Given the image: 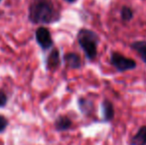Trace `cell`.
Returning <instances> with one entry per match:
<instances>
[{"label": "cell", "mask_w": 146, "mask_h": 145, "mask_svg": "<svg viewBox=\"0 0 146 145\" xmlns=\"http://www.w3.org/2000/svg\"><path fill=\"white\" fill-rule=\"evenodd\" d=\"M28 19L35 25L53 24L61 19V14L52 0H31Z\"/></svg>", "instance_id": "1"}, {"label": "cell", "mask_w": 146, "mask_h": 145, "mask_svg": "<svg viewBox=\"0 0 146 145\" xmlns=\"http://www.w3.org/2000/svg\"><path fill=\"white\" fill-rule=\"evenodd\" d=\"M77 40L88 60H94L96 55H98V46L100 44V36L92 30L83 28L78 33Z\"/></svg>", "instance_id": "2"}, {"label": "cell", "mask_w": 146, "mask_h": 145, "mask_svg": "<svg viewBox=\"0 0 146 145\" xmlns=\"http://www.w3.org/2000/svg\"><path fill=\"white\" fill-rule=\"evenodd\" d=\"M110 64L119 73L134 70L136 68V62L133 59L127 58V57L123 56L122 54L118 52L111 53V55H110Z\"/></svg>", "instance_id": "3"}, {"label": "cell", "mask_w": 146, "mask_h": 145, "mask_svg": "<svg viewBox=\"0 0 146 145\" xmlns=\"http://www.w3.org/2000/svg\"><path fill=\"white\" fill-rule=\"evenodd\" d=\"M35 39H36L37 44L44 52L51 50L54 46L52 34H51L50 30L44 26H40L37 28L36 32H35Z\"/></svg>", "instance_id": "4"}, {"label": "cell", "mask_w": 146, "mask_h": 145, "mask_svg": "<svg viewBox=\"0 0 146 145\" xmlns=\"http://www.w3.org/2000/svg\"><path fill=\"white\" fill-rule=\"evenodd\" d=\"M61 65V56H60V51L58 49L54 48L51 50L49 55L46 59V69L49 71L56 70Z\"/></svg>", "instance_id": "5"}, {"label": "cell", "mask_w": 146, "mask_h": 145, "mask_svg": "<svg viewBox=\"0 0 146 145\" xmlns=\"http://www.w3.org/2000/svg\"><path fill=\"white\" fill-rule=\"evenodd\" d=\"M64 63L65 65L70 69H74V70H77L82 67V60L81 57L77 54V53L70 52L65 54L64 56Z\"/></svg>", "instance_id": "6"}, {"label": "cell", "mask_w": 146, "mask_h": 145, "mask_svg": "<svg viewBox=\"0 0 146 145\" xmlns=\"http://www.w3.org/2000/svg\"><path fill=\"white\" fill-rule=\"evenodd\" d=\"M55 129L57 131L63 132L67 131V130L71 129V127L73 126V121L72 119L67 115H60L56 118L54 122Z\"/></svg>", "instance_id": "7"}, {"label": "cell", "mask_w": 146, "mask_h": 145, "mask_svg": "<svg viewBox=\"0 0 146 145\" xmlns=\"http://www.w3.org/2000/svg\"><path fill=\"white\" fill-rule=\"evenodd\" d=\"M102 117L106 122L111 121L114 118V107L113 105L110 101L108 99H104L102 103Z\"/></svg>", "instance_id": "8"}, {"label": "cell", "mask_w": 146, "mask_h": 145, "mask_svg": "<svg viewBox=\"0 0 146 145\" xmlns=\"http://www.w3.org/2000/svg\"><path fill=\"white\" fill-rule=\"evenodd\" d=\"M78 105L81 112L85 115H90L94 110V103L87 97H80L78 99Z\"/></svg>", "instance_id": "9"}, {"label": "cell", "mask_w": 146, "mask_h": 145, "mask_svg": "<svg viewBox=\"0 0 146 145\" xmlns=\"http://www.w3.org/2000/svg\"><path fill=\"white\" fill-rule=\"evenodd\" d=\"M131 145H146V125H143L137 130L132 136L130 141Z\"/></svg>", "instance_id": "10"}, {"label": "cell", "mask_w": 146, "mask_h": 145, "mask_svg": "<svg viewBox=\"0 0 146 145\" xmlns=\"http://www.w3.org/2000/svg\"><path fill=\"white\" fill-rule=\"evenodd\" d=\"M130 48L137 52L141 60L146 64V41H135L130 45Z\"/></svg>", "instance_id": "11"}, {"label": "cell", "mask_w": 146, "mask_h": 145, "mask_svg": "<svg viewBox=\"0 0 146 145\" xmlns=\"http://www.w3.org/2000/svg\"><path fill=\"white\" fill-rule=\"evenodd\" d=\"M133 16H134V11L131 9L128 6H123L120 10V17L123 21L129 22L130 20H132Z\"/></svg>", "instance_id": "12"}, {"label": "cell", "mask_w": 146, "mask_h": 145, "mask_svg": "<svg viewBox=\"0 0 146 145\" xmlns=\"http://www.w3.org/2000/svg\"><path fill=\"white\" fill-rule=\"evenodd\" d=\"M9 125V120L6 116L0 114V133L4 132L7 128V126Z\"/></svg>", "instance_id": "13"}, {"label": "cell", "mask_w": 146, "mask_h": 145, "mask_svg": "<svg viewBox=\"0 0 146 145\" xmlns=\"http://www.w3.org/2000/svg\"><path fill=\"white\" fill-rule=\"evenodd\" d=\"M8 103V97L2 89H0V109L5 107Z\"/></svg>", "instance_id": "14"}, {"label": "cell", "mask_w": 146, "mask_h": 145, "mask_svg": "<svg viewBox=\"0 0 146 145\" xmlns=\"http://www.w3.org/2000/svg\"><path fill=\"white\" fill-rule=\"evenodd\" d=\"M66 2H68V3H75L77 0H65Z\"/></svg>", "instance_id": "15"}, {"label": "cell", "mask_w": 146, "mask_h": 145, "mask_svg": "<svg viewBox=\"0 0 146 145\" xmlns=\"http://www.w3.org/2000/svg\"><path fill=\"white\" fill-rule=\"evenodd\" d=\"M1 1H2V0H0V2H1Z\"/></svg>", "instance_id": "16"}]
</instances>
